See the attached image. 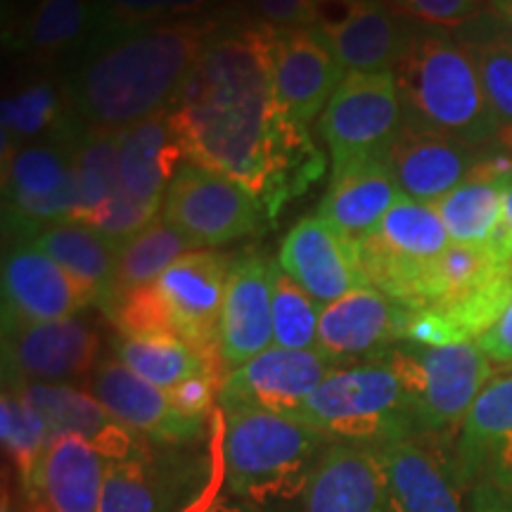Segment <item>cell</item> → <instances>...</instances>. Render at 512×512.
<instances>
[{"instance_id": "obj_1", "label": "cell", "mask_w": 512, "mask_h": 512, "mask_svg": "<svg viewBox=\"0 0 512 512\" xmlns=\"http://www.w3.org/2000/svg\"><path fill=\"white\" fill-rule=\"evenodd\" d=\"M273 67L275 29H219L169 107L188 162L240 183L268 223L325 171L309 128L278 105Z\"/></svg>"}, {"instance_id": "obj_2", "label": "cell", "mask_w": 512, "mask_h": 512, "mask_svg": "<svg viewBox=\"0 0 512 512\" xmlns=\"http://www.w3.org/2000/svg\"><path fill=\"white\" fill-rule=\"evenodd\" d=\"M219 29L214 17H181L102 31L69 81L72 112L91 131H124L169 110Z\"/></svg>"}, {"instance_id": "obj_3", "label": "cell", "mask_w": 512, "mask_h": 512, "mask_svg": "<svg viewBox=\"0 0 512 512\" xmlns=\"http://www.w3.org/2000/svg\"><path fill=\"white\" fill-rule=\"evenodd\" d=\"M394 79L406 124L472 147L498 143L501 126L463 41L444 31H415Z\"/></svg>"}, {"instance_id": "obj_4", "label": "cell", "mask_w": 512, "mask_h": 512, "mask_svg": "<svg viewBox=\"0 0 512 512\" xmlns=\"http://www.w3.org/2000/svg\"><path fill=\"white\" fill-rule=\"evenodd\" d=\"M221 467L228 489L254 505L306 498L332 446L304 422L261 411H221Z\"/></svg>"}, {"instance_id": "obj_5", "label": "cell", "mask_w": 512, "mask_h": 512, "mask_svg": "<svg viewBox=\"0 0 512 512\" xmlns=\"http://www.w3.org/2000/svg\"><path fill=\"white\" fill-rule=\"evenodd\" d=\"M228 256L200 249L171 264L155 283L114 299L110 318L119 335H171L207 356H221V313Z\"/></svg>"}, {"instance_id": "obj_6", "label": "cell", "mask_w": 512, "mask_h": 512, "mask_svg": "<svg viewBox=\"0 0 512 512\" xmlns=\"http://www.w3.org/2000/svg\"><path fill=\"white\" fill-rule=\"evenodd\" d=\"M299 422L330 444L368 451L420 437L411 396L384 358L330 373L306 401Z\"/></svg>"}, {"instance_id": "obj_7", "label": "cell", "mask_w": 512, "mask_h": 512, "mask_svg": "<svg viewBox=\"0 0 512 512\" xmlns=\"http://www.w3.org/2000/svg\"><path fill=\"white\" fill-rule=\"evenodd\" d=\"M411 396L420 437H446L463 427L465 415L494 377V368L475 342L420 347L401 342L382 356Z\"/></svg>"}, {"instance_id": "obj_8", "label": "cell", "mask_w": 512, "mask_h": 512, "mask_svg": "<svg viewBox=\"0 0 512 512\" xmlns=\"http://www.w3.org/2000/svg\"><path fill=\"white\" fill-rule=\"evenodd\" d=\"M448 245L451 238L437 207L401 197L380 226L356 242V254L370 287L415 309L422 280Z\"/></svg>"}, {"instance_id": "obj_9", "label": "cell", "mask_w": 512, "mask_h": 512, "mask_svg": "<svg viewBox=\"0 0 512 512\" xmlns=\"http://www.w3.org/2000/svg\"><path fill=\"white\" fill-rule=\"evenodd\" d=\"M406 117L394 72L347 74L320 117L332 174L366 162H384Z\"/></svg>"}, {"instance_id": "obj_10", "label": "cell", "mask_w": 512, "mask_h": 512, "mask_svg": "<svg viewBox=\"0 0 512 512\" xmlns=\"http://www.w3.org/2000/svg\"><path fill=\"white\" fill-rule=\"evenodd\" d=\"M164 219L195 249L247 238L268 221L261 204L240 183L195 162L176 171L164 195Z\"/></svg>"}, {"instance_id": "obj_11", "label": "cell", "mask_w": 512, "mask_h": 512, "mask_svg": "<svg viewBox=\"0 0 512 512\" xmlns=\"http://www.w3.org/2000/svg\"><path fill=\"white\" fill-rule=\"evenodd\" d=\"M100 363V335L79 316L3 328L5 387L72 384Z\"/></svg>"}, {"instance_id": "obj_12", "label": "cell", "mask_w": 512, "mask_h": 512, "mask_svg": "<svg viewBox=\"0 0 512 512\" xmlns=\"http://www.w3.org/2000/svg\"><path fill=\"white\" fill-rule=\"evenodd\" d=\"M79 133L24 145L3 157L5 209H10L12 219L27 228L72 221L79 204L74 174V145Z\"/></svg>"}, {"instance_id": "obj_13", "label": "cell", "mask_w": 512, "mask_h": 512, "mask_svg": "<svg viewBox=\"0 0 512 512\" xmlns=\"http://www.w3.org/2000/svg\"><path fill=\"white\" fill-rule=\"evenodd\" d=\"M318 351L271 347L223 377L221 411H261L299 420L311 394L335 373Z\"/></svg>"}, {"instance_id": "obj_14", "label": "cell", "mask_w": 512, "mask_h": 512, "mask_svg": "<svg viewBox=\"0 0 512 512\" xmlns=\"http://www.w3.org/2000/svg\"><path fill=\"white\" fill-rule=\"evenodd\" d=\"M83 283L34 245H19L3 261V328L72 318L98 302Z\"/></svg>"}, {"instance_id": "obj_15", "label": "cell", "mask_w": 512, "mask_h": 512, "mask_svg": "<svg viewBox=\"0 0 512 512\" xmlns=\"http://www.w3.org/2000/svg\"><path fill=\"white\" fill-rule=\"evenodd\" d=\"M406 306L375 287L344 294L320 311L316 351L335 368L373 363L401 344Z\"/></svg>"}, {"instance_id": "obj_16", "label": "cell", "mask_w": 512, "mask_h": 512, "mask_svg": "<svg viewBox=\"0 0 512 512\" xmlns=\"http://www.w3.org/2000/svg\"><path fill=\"white\" fill-rule=\"evenodd\" d=\"M91 394L128 430L166 446L192 444L207 432V420L176 411L164 389L126 368L119 358H100L88 377Z\"/></svg>"}, {"instance_id": "obj_17", "label": "cell", "mask_w": 512, "mask_h": 512, "mask_svg": "<svg viewBox=\"0 0 512 512\" xmlns=\"http://www.w3.org/2000/svg\"><path fill=\"white\" fill-rule=\"evenodd\" d=\"M280 268L247 252L233 261L221 313V356L226 373L245 366L273 344V287Z\"/></svg>"}, {"instance_id": "obj_18", "label": "cell", "mask_w": 512, "mask_h": 512, "mask_svg": "<svg viewBox=\"0 0 512 512\" xmlns=\"http://www.w3.org/2000/svg\"><path fill=\"white\" fill-rule=\"evenodd\" d=\"M489 147H472L441 133L403 124L384 166L403 197L437 204L482 164Z\"/></svg>"}, {"instance_id": "obj_19", "label": "cell", "mask_w": 512, "mask_h": 512, "mask_svg": "<svg viewBox=\"0 0 512 512\" xmlns=\"http://www.w3.org/2000/svg\"><path fill=\"white\" fill-rule=\"evenodd\" d=\"M344 76L330 41L316 29H275V98L297 124L306 126L328 107Z\"/></svg>"}, {"instance_id": "obj_20", "label": "cell", "mask_w": 512, "mask_h": 512, "mask_svg": "<svg viewBox=\"0 0 512 512\" xmlns=\"http://www.w3.org/2000/svg\"><path fill=\"white\" fill-rule=\"evenodd\" d=\"M280 268L320 306L370 287L358 264L356 245L320 216H306L285 235L280 245Z\"/></svg>"}, {"instance_id": "obj_21", "label": "cell", "mask_w": 512, "mask_h": 512, "mask_svg": "<svg viewBox=\"0 0 512 512\" xmlns=\"http://www.w3.org/2000/svg\"><path fill=\"white\" fill-rule=\"evenodd\" d=\"M202 467L188 460L143 456L112 460L100 512H183L200 498Z\"/></svg>"}, {"instance_id": "obj_22", "label": "cell", "mask_w": 512, "mask_h": 512, "mask_svg": "<svg viewBox=\"0 0 512 512\" xmlns=\"http://www.w3.org/2000/svg\"><path fill=\"white\" fill-rule=\"evenodd\" d=\"M456 453L460 479L512 486V373L491 377L472 403Z\"/></svg>"}, {"instance_id": "obj_23", "label": "cell", "mask_w": 512, "mask_h": 512, "mask_svg": "<svg viewBox=\"0 0 512 512\" xmlns=\"http://www.w3.org/2000/svg\"><path fill=\"white\" fill-rule=\"evenodd\" d=\"M15 389L41 411L53 437L72 434L110 460L136 458L150 451L145 437L128 430L93 394L81 392L74 384H19Z\"/></svg>"}, {"instance_id": "obj_24", "label": "cell", "mask_w": 512, "mask_h": 512, "mask_svg": "<svg viewBox=\"0 0 512 512\" xmlns=\"http://www.w3.org/2000/svg\"><path fill=\"white\" fill-rule=\"evenodd\" d=\"M304 512H394L375 453L332 444L313 472Z\"/></svg>"}, {"instance_id": "obj_25", "label": "cell", "mask_w": 512, "mask_h": 512, "mask_svg": "<svg viewBox=\"0 0 512 512\" xmlns=\"http://www.w3.org/2000/svg\"><path fill=\"white\" fill-rule=\"evenodd\" d=\"M110 463L88 441L57 434L38 470L31 503H41L48 512H100Z\"/></svg>"}, {"instance_id": "obj_26", "label": "cell", "mask_w": 512, "mask_h": 512, "mask_svg": "<svg viewBox=\"0 0 512 512\" xmlns=\"http://www.w3.org/2000/svg\"><path fill=\"white\" fill-rule=\"evenodd\" d=\"M183 159L188 152L169 110L138 121L119 138L121 190L140 202L164 200Z\"/></svg>"}, {"instance_id": "obj_27", "label": "cell", "mask_w": 512, "mask_h": 512, "mask_svg": "<svg viewBox=\"0 0 512 512\" xmlns=\"http://www.w3.org/2000/svg\"><path fill=\"white\" fill-rule=\"evenodd\" d=\"M422 437L375 448L394 512H463L446 463Z\"/></svg>"}, {"instance_id": "obj_28", "label": "cell", "mask_w": 512, "mask_h": 512, "mask_svg": "<svg viewBox=\"0 0 512 512\" xmlns=\"http://www.w3.org/2000/svg\"><path fill=\"white\" fill-rule=\"evenodd\" d=\"M401 197V190L396 188L384 162H366L332 174L318 216L351 245H356L380 226L384 214Z\"/></svg>"}, {"instance_id": "obj_29", "label": "cell", "mask_w": 512, "mask_h": 512, "mask_svg": "<svg viewBox=\"0 0 512 512\" xmlns=\"http://www.w3.org/2000/svg\"><path fill=\"white\" fill-rule=\"evenodd\" d=\"M415 29L384 0H370L354 22L330 36V46L344 74L394 72Z\"/></svg>"}, {"instance_id": "obj_30", "label": "cell", "mask_w": 512, "mask_h": 512, "mask_svg": "<svg viewBox=\"0 0 512 512\" xmlns=\"http://www.w3.org/2000/svg\"><path fill=\"white\" fill-rule=\"evenodd\" d=\"M112 349L114 358H119L126 368L164 392H171L190 377L214 375L223 380L228 375L223 358L202 354L188 342L171 335L128 337L117 332Z\"/></svg>"}, {"instance_id": "obj_31", "label": "cell", "mask_w": 512, "mask_h": 512, "mask_svg": "<svg viewBox=\"0 0 512 512\" xmlns=\"http://www.w3.org/2000/svg\"><path fill=\"white\" fill-rule=\"evenodd\" d=\"M34 247L55 259L83 283L93 285L100 292V299H107L112 290L114 271H117V242L91 226L62 221L38 230L34 235Z\"/></svg>"}, {"instance_id": "obj_32", "label": "cell", "mask_w": 512, "mask_h": 512, "mask_svg": "<svg viewBox=\"0 0 512 512\" xmlns=\"http://www.w3.org/2000/svg\"><path fill=\"white\" fill-rule=\"evenodd\" d=\"M192 242L166 219L152 221L145 230L121 242L117 254L112 290L105 302L110 304L121 294L155 283L171 264L192 252Z\"/></svg>"}, {"instance_id": "obj_33", "label": "cell", "mask_w": 512, "mask_h": 512, "mask_svg": "<svg viewBox=\"0 0 512 512\" xmlns=\"http://www.w3.org/2000/svg\"><path fill=\"white\" fill-rule=\"evenodd\" d=\"M98 31L95 0H38L19 29V48L38 60H53Z\"/></svg>"}, {"instance_id": "obj_34", "label": "cell", "mask_w": 512, "mask_h": 512, "mask_svg": "<svg viewBox=\"0 0 512 512\" xmlns=\"http://www.w3.org/2000/svg\"><path fill=\"white\" fill-rule=\"evenodd\" d=\"M0 434H3V448L15 465L24 491L29 498L34 496L38 470L53 441L46 418L36 406H31L27 396L15 387L3 389L0 399Z\"/></svg>"}, {"instance_id": "obj_35", "label": "cell", "mask_w": 512, "mask_h": 512, "mask_svg": "<svg viewBox=\"0 0 512 512\" xmlns=\"http://www.w3.org/2000/svg\"><path fill=\"white\" fill-rule=\"evenodd\" d=\"M69 131L62 98L50 83L27 86L3 100V157L43 136L72 138Z\"/></svg>"}, {"instance_id": "obj_36", "label": "cell", "mask_w": 512, "mask_h": 512, "mask_svg": "<svg viewBox=\"0 0 512 512\" xmlns=\"http://www.w3.org/2000/svg\"><path fill=\"white\" fill-rule=\"evenodd\" d=\"M119 138L121 131L81 128L74 145V174L79 188V204L72 216L74 223H81L93 209L121 190Z\"/></svg>"}, {"instance_id": "obj_37", "label": "cell", "mask_w": 512, "mask_h": 512, "mask_svg": "<svg viewBox=\"0 0 512 512\" xmlns=\"http://www.w3.org/2000/svg\"><path fill=\"white\" fill-rule=\"evenodd\" d=\"M477 64L486 100L494 110L501 136L498 143L505 150H512V36L510 31L489 29L472 31L463 41Z\"/></svg>"}, {"instance_id": "obj_38", "label": "cell", "mask_w": 512, "mask_h": 512, "mask_svg": "<svg viewBox=\"0 0 512 512\" xmlns=\"http://www.w3.org/2000/svg\"><path fill=\"white\" fill-rule=\"evenodd\" d=\"M320 311H323V306L280 268L273 287L275 347L294 351H316Z\"/></svg>"}, {"instance_id": "obj_39", "label": "cell", "mask_w": 512, "mask_h": 512, "mask_svg": "<svg viewBox=\"0 0 512 512\" xmlns=\"http://www.w3.org/2000/svg\"><path fill=\"white\" fill-rule=\"evenodd\" d=\"M219 0H95L98 31L131 29L140 24L166 22L178 15H192Z\"/></svg>"}, {"instance_id": "obj_40", "label": "cell", "mask_w": 512, "mask_h": 512, "mask_svg": "<svg viewBox=\"0 0 512 512\" xmlns=\"http://www.w3.org/2000/svg\"><path fill=\"white\" fill-rule=\"evenodd\" d=\"M162 202L164 200L140 202V200H133L131 195H126L124 190H119L117 195L110 197L105 204H100L98 209H93L81 223L83 226L100 230L102 235H107L112 242L121 245V242L131 240L133 235H138L140 230H145L152 221H157Z\"/></svg>"}, {"instance_id": "obj_41", "label": "cell", "mask_w": 512, "mask_h": 512, "mask_svg": "<svg viewBox=\"0 0 512 512\" xmlns=\"http://www.w3.org/2000/svg\"><path fill=\"white\" fill-rule=\"evenodd\" d=\"M389 8L432 29H463L486 17L484 0H384Z\"/></svg>"}, {"instance_id": "obj_42", "label": "cell", "mask_w": 512, "mask_h": 512, "mask_svg": "<svg viewBox=\"0 0 512 512\" xmlns=\"http://www.w3.org/2000/svg\"><path fill=\"white\" fill-rule=\"evenodd\" d=\"M221 384L223 380H219V377L200 375L181 382L166 394H169V401L174 403L176 411L190 415V418L209 420L211 411H214V401L219 399Z\"/></svg>"}, {"instance_id": "obj_43", "label": "cell", "mask_w": 512, "mask_h": 512, "mask_svg": "<svg viewBox=\"0 0 512 512\" xmlns=\"http://www.w3.org/2000/svg\"><path fill=\"white\" fill-rule=\"evenodd\" d=\"M316 0H254L261 24L271 29L311 27Z\"/></svg>"}, {"instance_id": "obj_44", "label": "cell", "mask_w": 512, "mask_h": 512, "mask_svg": "<svg viewBox=\"0 0 512 512\" xmlns=\"http://www.w3.org/2000/svg\"><path fill=\"white\" fill-rule=\"evenodd\" d=\"M368 3L370 0H316V8H313L311 17V29H316L318 34H323L325 38L335 36L347 27V24L354 22Z\"/></svg>"}, {"instance_id": "obj_45", "label": "cell", "mask_w": 512, "mask_h": 512, "mask_svg": "<svg viewBox=\"0 0 512 512\" xmlns=\"http://www.w3.org/2000/svg\"><path fill=\"white\" fill-rule=\"evenodd\" d=\"M475 344L484 351L489 361L512 366V299L496 323Z\"/></svg>"}, {"instance_id": "obj_46", "label": "cell", "mask_w": 512, "mask_h": 512, "mask_svg": "<svg viewBox=\"0 0 512 512\" xmlns=\"http://www.w3.org/2000/svg\"><path fill=\"white\" fill-rule=\"evenodd\" d=\"M470 512H512V486L477 482L470 494Z\"/></svg>"}, {"instance_id": "obj_47", "label": "cell", "mask_w": 512, "mask_h": 512, "mask_svg": "<svg viewBox=\"0 0 512 512\" xmlns=\"http://www.w3.org/2000/svg\"><path fill=\"white\" fill-rule=\"evenodd\" d=\"M498 252H503L512 261V176L505 183V195H503V219L501 228H498L496 238L491 240Z\"/></svg>"}, {"instance_id": "obj_48", "label": "cell", "mask_w": 512, "mask_h": 512, "mask_svg": "<svg viewBox=\"0 0 512 512\" xmlns=\"http://www.w3.org/2000/svg\"><path fill=\"white\" fill-rule=\"evenodd\" d=\"M188 512H238L233 508V505H228L226 501H223L221 496H209V501H200L197 498L195 503L188 505Z\"/></svg>"}, {"instance_id": "obj_49", "label": "cell", "mask_w": 512, "mask_h": 512, "mask_svg": "<svg viewBox=\"0 0 512 512\" xmlns=\"http://www.w3.org/2000/svg\"><path fill=\"white\" fill-rule=\"evenodd\" d=\"M484 3H489L496 12H501V15H505V12H508V8L512 5V0H484Z\"/></svg>"}, {"instance_id": "obj_50", "label": "cell", "mask_w": 512, "mask_h": 512, "mask_svg": "<svg viewBox=\"0 0 512 512\" xmlns=\"http://www.w3.org/2000/svg\"><path fill=\"white\" fill-rule=\"evenodd\" d=\"M505 22H508V31H510V36H512V5L508 8V12H505Z\"/></svg>"}, {"instance_id": "obj_51", "label": "cell", "mask_w": 512, "mask_h": 512, "mask_svg": "<svg viewBox=\"0 0 512 512\" xmlns=\"http://www.w3.org/2000/svg\"><path fill=\"white\" fill-rule=\"evenodd\" d=\"M31 512H48L46 508H43L41 503H34V508H31Z\"/></svg>"}, {"instance_id": "obj_52", "label": "cell", "mask_w": 512, "mask_h": 512, "mask_svg": "<svg viewBox=\"0 0 512 512\" xmlns=\"http://www.w3.org/2000/svg\"><path fill=\"white\" fill-rule=\"evenodd\" d=\"M3 512H15V510H12L10 505H8V498H5V501H3Z\"/></svg>"}, {"instance_id": "obj_53", "label": "cell", "mask_w": 512, "mask_h": 512, "mask_svg": "<svg viewBox=\"0 0 512 512\" xmlns=\"http://www.w3.org/2000/svg\"><path fill=\"white\" fill-rule=\"evenodd\" d=\"M190 505H192V503H190ZM183 512H188V508H185V510H183Z\"/></svg>"}]
</instances>
